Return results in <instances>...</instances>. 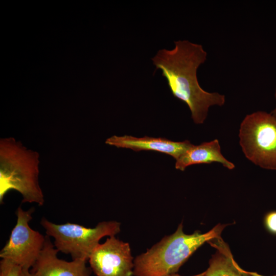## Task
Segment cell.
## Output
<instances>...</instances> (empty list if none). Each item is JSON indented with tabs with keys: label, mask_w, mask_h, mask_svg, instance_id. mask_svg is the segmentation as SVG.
Here are the masks:
<instances>
[{
	"label": "cell",
	"mask_w": 276,
	"mask_h": 276,
	"mask_svg": "<svg viewBox=\"0 0 276 276\" xmlns=\"http://www.w3.org/2000/svg\"><path fill=\"white\" fill-rule=\"evenodd\" d=\"M174 44L172 50H159L151 60L156 70L162 71L173 96L188 106L194 122L202 124L210 107L223 106L225 97L208 92L199 85L197 71L207 58L202 45L187 40L176 41Z\"/></svg>",
	"instance_id": "1"
},
{
	"label": "cell",
	"mask_w": 276,
	"mask_h": 276,
	"mask_svg": "<svg viewBox=\"0 0 276 276\" xmlns=\"http://www.w3.org/2000/svg\"><path fill=\"white\" fill-rule=\"evenodd\" d=\"M227 225L218 224L204 234H186L181 223L173 234L165 236L134 260V276H166L176 273L192 254L204 243L220 238Z\"/></svg>",
	"instance_id": "2"
},
{
	"label": "cell",
	"mask_w": 276,
	"mask_h": 276,
	"mask_svg": "<svg viewBox=\"0 0 276 276\" xmlns=\"http://www.w3.org/2000/svg\"><path fill=\"white\" fill-rule=\"evenodd\" d=\"M39 154L12 137L0 142V203L10 190L19 192L22 202L41 206L44 200L38 182Z\"/></svg>",
	"instance_id": "3"
},
{
	"label": "cell",
	"mask_w": 276,
	"mask_h": 276,
	"mask_svg": "<svg viewBox=\"0 0 276 276\" xmlns=\"http://www.w3.org/2000/svg\"><path fill=\"white\" fill-rule=\"evenodd\" d=\"M40 224L46 235L54 239L55 247L59 251L70 255L72 260L88 261L102 238L114 236L121 231V224L116 221H102L95 227L89 228L69 222L56 224L42 217Z\"/></svg>",
	"instance_id": "4"
},
{
	"label": "cell",
	"mask_w": 276,
	"mask_h": 276,
	"mask_svg": "<svg viewBox=\"0 0 276 276\" xmlns=\"http://www.w3.org/2000/svg\"><path fill=\"white\" fill-rule=\"evenodd\" d=\"M239 143L245 157L255 165L276 170V117L257 111L246 115L239 129Z\"/></svg>",
	"instance_id": "5"
},
{
	"label": "cell",
	"mask_w": 276,
	"mask_h": 276,
	"mask_svg": "<svg viewBox=\"0 0 276 276\" xmlns=\"http://www.w3.org/2000/svg\"><path fill=\"white\" fill-rule=\"evenodd\" d=\"M33 208L27 211L19 206L17 221L9 240L0 251V257L9 259L22 268L31 269L37 261L44 246L45 236L29 226L32 219Z\"/></svg>",
	"instance_id": "6"
},
{
	"label": "cell",
	"mask_w": 276,
	"mask_h": 276,
	"mask_svg": "<svg viewBox=\"0 0 276 276\" xmlns=\"http://www.w3.org/2000/svg\"><path fill=\"white\" fill-rule=\"evenodd\" d=\"M88 261L97 276H131L134 262L130 245L117 238H107L90 255Z\"/></svg>",
	"instance_id": "7"
},
{
	"label": "cell",
	"mask_w": 276,
	"mask_h": 276,
	"mask_svg": "<svg viewBox=\"0 0 276 276\" xmlns=\"http://www.w3.org/2000/svg\"><path fill=\"white\" fill-rule=\"evenodd\" d=\"M59 251L45 235L42 250L31 271L38 276H91V268L83 259L67 261L58 258Z\"/></svg>",
	"instance_id": "8"
},
{
	"label": "cell",
	"mask_w": 276,
	"mask_h": 276,
	"mask_svg": "<svg viewBox=\"0 0 276 276\" xmlns=\"http://www.w3.org/2000/svg\"><path fill=\"white\" fill-rule=\"evenodd\" d=\"M105 144L118 148L130 149L135 151H154L172 156L176 160L192 145L189 141L174 142L166 138L144 136L136 137L125 135H113Z\"/></svg>",
	"instance_id": "9"
},
{
	"label": "cell",
	"mask_w": 276,
	"mask_h": 276,
	"mask_svg": "<svg viewBox=\"0 0 276 276\" xmlns=\"http://www.w3.org/2000/svg\"><path fill=\"white\" fill-rule=\"evenodd\" d=\"M213 163L221 164L229 170L233 169L235 167L233 163L227 160L222 154L217 139L203 142L199 145L192 144L176 160L175 167L183 171L190 165Z\"/></svg>",
	"instance_id": "10"
},
{
	"label": "cell",
	"mask_w": 276,
	"mask_h": 276,
	"mask_svg": "<svg viewBox=\"0 0 276 276\" xmlns=\"http://www.w3.org/2000/svg\"><path fill=\"white\" fill-rule=\"evenodd\" d=\"M211 241L217 250L210 260L204 276H251L235 262L228 246L221 237Z\"/></svg>",
	"instance_id": "11"
},
{
	"label": "cell",
	"mask_w": 276,
	"mask_h": 276,
	"mask_svg": "<svg viewBox=\"0 0 276 276\" xmlns=\"http://www.w3.org/2000/svg\"><path fill=\"white\" fill-rule=\"evenodd\" d=\"M22 270V267L9 259L0 261V276H20Z\"/></svg>",
	"instance_id": "12"
},
{
	"label": "cell",
	"mask_w": 276,
	"mask_h": 276,
	"mask_svg": "<svg viewBox=\"0 0 276 276\" xmlns=\"http://www.w3.org/2000/svg\"><path fill=\"white\" fill-rule=\"evenodd\" d=\"M265 227L270 233L276 235V211H271L265 215L264 218Z\"/></svg>",
	"instance_id": "13"
},
{
	"label": "cell",
	"mask_w": 276,
	"mask_h": 276,
	"mask_svg": "<svg viewBox=\"0 0 276 276\" xmlns=\"http://www.w3.org/2000/svg\"><path fill=\"white\" fill-rule=\"evenodd\" d=\"M20 276H38L37 274L32 271L30 269L22 268Z\"/></svg>",
	"instance_id": "14"
},
{
	"label": "cell",
	"mask_w": 276,
	"mask_h": 276,
	"mask_svg": "<svg viewBox=\"0 0 276 276\" xmlns=\"http://www.w3.org/2000/svg\"><path fill=\"white\" fill-rule=\"evenodd\" d=\"M204 273H205V272H203L202 273H201L196 275H192V276H204ZM166 276H181V275H180L176 273H174L172 274L167 275Z\"/></svg>",
	"instance_id": "15"
},
{
	"label": "cell",
	"mask_w": 276,
	"mask_h": 276,
	"mask_svg": "<svg viewBox=\"0 0 276 276\" xmlns=\"http://www.w3.org/2000/svg\"><path fill=\"white\" fill-rule=\"evenodd\" d=\"M275 99L276 100V87L275 90V94H274ZM271 114H272L274 117H276V104L274 108V109L271 111Z\"/></svg>",
	"instance_id": "16"
},
{
	"label": "cell",
	"mask_w": 276,
	"mask_h": 276,
	"mask_svg": "<svg viewBox=\"0 0 276 276\" xmlns=\"http://www.w3.org/2000/svg\"><path fill=\"white\" fill-rule=\"evenodd\" d=\"M248 272L251 276H264V275L260 274H259V273H258L257 272H249V271H248ZM273 276H276V275H273Z\"/></svg>",
	"instance_id": "17"
}]
</instances>
